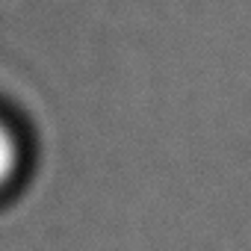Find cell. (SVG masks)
Here are the masks:
<instances>
[{"label": "cell", "instance_id": "6da1fadb", "mask_svg": "<svg viewBox=\"0 0 251 251\" xmlns=\"http://www.w3.org/2000/svg\"><path fill=\"white\" fill-rule=\"evenodd\" d=\"M12 166H15V142H12L9 130L0 124V183L6 180V175L12 172Z\"/></svg>", "mask_w": 251, "mask_h": 251}]
</instances>
